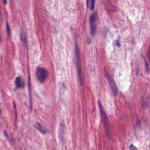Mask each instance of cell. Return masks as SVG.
Masks as SVG:
<instances>
[{
  "mask_svg": "<svg viewBox=\"0 0 150 150\" xmlns=\"http://www.w3.org/2000/svg\"><path fill=\"white\" fill-rule=\"evenodd\" d=\"M99 107H100V113H101V118H102L103 120V124H104L105 130H106L107 134V136L109 138H111V135H110V124H109V119H108L107 116L105 113V111L103 109L102 106H101V103L99 101Z\"/></svg>",
  "mask_w": 150,
  "mask_h": 150,
  "instance_id": "6da1fadb",
  "label": "cell"
},
{
  "mask_svg": "<svg viewBox=\"0 0 150 150\" xmlns=\"http://www.w3.org/2000/svg\"><path fill=\"white\" fill-rule=\"evenodd\" d=\"M75 56H76V64H77V68L78 70V73H79L80 81H81V84H83V77H82V73H81L80 55V51L76 42H75Z\"/></svg>",
  "mask_w": 150,
  "mask_h": 150,
  "instance_id": "7a4b0ae2",
  "label": "cell"
},
{
  "mask_svg": "<svg viewBox=\"0 0 150 150\" xmlns=\"http://www.w3.org/2000/svg\"><path fill=\"white\" fill-rule=\"evenodd\" d=\"M36 76L38 80L41 83H44L46 81L48 76V72L44 68L38 67L36 68Z\"/></svg>",
  "mask_w": 150,
  "mask_h": 150,
  "instance_id": "3957f363",
  "label": "cell"
},
{
  "mask_svg": "<svg viewBox=\"0 0 150 150\" xmlns=\"http://www.w3.org/2000/svg\"><path fill=\"white\" fill-rule=\"evenodd\" d=\"M105 72H106V76L107 79V80L109 81L110 85L111 90L113 91V94H114V96H117V94L118 93V89L116 84V83H115L113 78L111 77L110 75L109 74V73L107 71H105Z\"/></svg>",
  "mask_w": 150,
  "mask_h": 150,
  "instance_id": "277c9868",
  "label": "cell"
},
{
  "mask_svg": "<svg viewBox=\"0 0 150 150\" xmlns=\"http://www.w3.org/2000/svg\"><path fill=\"white\" fill-rule=\"evenodd\" d=\"M96 15L95 14H93L90 16V31L91 34L93 36H94L96 33Z\"/></svg>",
  "mask_w": 150,
  "mask_h": 150,
  "instance_id": "5b68a950",
  "label": "cell"
},
{
  "mask_svg": "<svg viewBox=\"0 0 150 150\" xmlns=\"http://www.w3.org/2000/svg\"><path fill=\"white\" fill-rule=\"evenodd\" d=\"M16 88H23L24 87V81L21 77H18L15 81Z\"/></svg>",
  "mask_w": 150,
  "mask_h": 150,
  "instance_id": "8992f818",
  "label": "cell"
},
{
  "mask_svg": "<svg viewBox=\"0 0 150 150\" xmlns=\"http://www.w3.org/2000/svg\"><path fill=\"white\" fill-rule=\"evenodd\" d=\"M35 128L39 131V132L42 133L43 134H46V133H48L47 130H46V128L43 127H42L41 125L39 123H36L35 125Z\"/></svg>",
  "mask_w": 150,
  "mask_h": 150,
  "instance_id": "52a82bcc",
  "label": "cell"
},
{
  "mask_svg": "<svg viewBox=\"0 0 150 150\" xmlns=\"http://www.w3.org/2000/svg\"><path fill=\"white\" fill-rule=\"evenodd\" d=\"M21 39L23 42V43L25 44H26V35L23 31L21 32Z\"/></svg>",
  "mask_w": 150,
  "mask_h": 150,
  "instance_id": "ba28073f",
  "label": "cell"
},
{
  "mask_svg": "<svg viewBox=\"0 0 150 150\" xmlns=\"http://www.w3.org/2000/svg\"><path fill=\"white\" fill-rule=\"evenodd\" d=\"M145 64H146V68L147 72L148 73H149V71H150L149 65H148V63H147V62L146 59H145Z\"/></svg>",
  "mask_w": 150,
  "mask_h": 150,
  "instance_id": "9c48e42d",
  "label": "cell"
},
{
  "mask_svg": "<svg viewBox=\"0 0 150 150\" xmlns=\"http://www.w3.org/2000/svg\"><path fill=\"white\" fill-rule=\"evenodd\" d=\"M90 2L91 4H87V6L89 5V6H91V7H90L91 9L92 10L93 9V8H94V2H95V1H90Z\"/></svg>",
  "mask_w": 150,
  "mask_h": 150,
  "instance_id": "30bf717a",
  "label": "cell"
},
{
  "mask_svg": "<svg viewBox=\"0 0 150 150\" xmlns=\"http://www.w3.org/2000/svg\"><path fill=\"white\" fill-rule=\"evenodd\" d=\"M129 150H138L136 146H134V145H131V146H130Z\"/></svg>",
  "mask_w": 150,
  "mask_h": 150,
  "instance_id": "8fae6325",
  "label": "cell"
},
{
  "mask_svg": "<svg viewBox=\"0 0 150 150\" xmlns=\"http://www.w3.org/2000/svg\"><path fill=\"white\" fill-rule=\"evenodd\" d=\"M6 31H7V33L8 35H10V29H9V25H8V23H6Z\"/></svg>",
  "mask_w": 150,
  "mask_h": 150,
  "instance_id": "7c38bea8",
  "label": "cell"
}]
</instances>
